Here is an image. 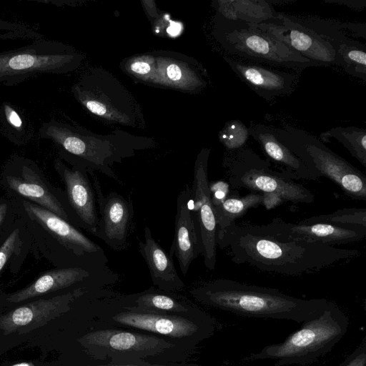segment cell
Returning a JSON list of instances; mask_svg holds the SVG:
<instances>
[{
  "instance_id": "cell-25",
  "label": "cell",
  "mask_w": 366,
  "mask_h": 366,
  "mask_svg": "<svg viewBox=\"0 0 366 366\" xmlns=\"http://www.w3.org/2000/svg\"><path fill=\"white\" fill-rule=\"evenodd\" d=\"M9 187L69 222L70 214L59 199L48 189L39 174L29 165L21 167V176H7Z\"/></svg>"
},
{
  "instance_id": "cell-1",
  "label": "cell",
  "mask_w": 366,
  "mask_h": 366,
  "mask_svg": "<svg viewBox=\"0 0 366 366\" xmlns=\"http://www.w3.org/2000/svg\"><path fill=\"white\" fill-rule=\"evenodd\" d=\"M217 245L237 264L292 277L344 264L360 254L356 249L282 239L264 234L254 224L235 222L217 230Z\"/></svg>"
},
{
  "instance_id": "cell-11",
  "label": "cell",
  "mask_w": 366,
  "mask_h": 366,
  "mask_svg": "<svg viewBox=\"0 0 366 366\" xmlns=\"http://www.w3.org/2000/svg\"><path fill=\"white\" fill-rule=\"evenodd\" d=\"M109 301L114 306L104 315L107 321L157 335L179 344L189 341L197 345L215 330L214 320L204 312L195 315L156 313L129 308L116 297Z\"/></svg>"
},
{
  "instance_id": "cell-4",
  "label": "cell",
  "mask_w": 366,
  "mask_h": 366,
  "mask_svg": "<svg viewBox=\"0 0 366 366\" xmlns=\"http://www.w3.org/2000/svg\"><path fill=\"white\" fill-rule=\"evenodd\" d=\"M349 319L334 302L318 317L302 325L280 343L263 347L247 360H272L275 366H305L330 352L346 334Z\"/></svg>"
},
{
  "instance_id": "cell-18",
  "label": "cell",
  "mask_w": 366,
  "mask_h": 366,
  "mask_svg": "<svg viewBox=\"0 0 366 366\" xmlns=\"http://www.w3.org/2000/svg\"><path fill=\"white\" fill-rule=\"evenodd\" d=\"M254 225L268 235L330 246L357 242L366 236V228H346L324 223H290L280 218L268 224Z\"/></svg>"
},
{
  "instance_id": "cell-24",
  "label": "cell",
  "mask_w": 366,
  "mask_h": 366,
  "mask_svg": "<svg viewBox=\"0 0 366 366\" xmlns=\"http://www.w3.org/2000/svg\"><path fill=\"white\" fill-rule=\"evenodd\" d=\"M139 251L148 266L153 284L159 290L171 292L184 286L172 257L156 242L147 226L144 227V242H139Z\"/></svg>"
},
{
  "instance_id": "cell-10",
  "label": "cell",
  "mask_w": 366,
  "mask_h": 366,
  "mask_svg": "<svg viewBox=\"0 0 366 366\" xmlns=\"http://www.w3.org/2000/svg\"><path fill=\"white\" fill-rule=\"evenodd\" d=\"M77 102L90 113L112 122L135 127L142 117L132 93L109 71L91 68L71 86Z\"/></svg>"
},
{
  "instance_id": "cell-3",
  "label": "cell",
  "mask_w": 366,
  "mask_h": 366,
  "mask_svg": "<svg viewBox=\"0 0 366 366\" xmlns=\"http://www.w3.org/2000/svg\"><path fill=\"white\" fill-rule=\"evenodd\" d=\"M39 133L41 139L52 141L73 166L84 168L88 173L99 172L120 184L113 169L114 164L155 145L152 138L126 131L117 129L100 134L55 119L44 122Z\"/></svg>"
},
{
  "instance_id": "cell-17",
  "label": "cell",
  "mask_w": 366,
  "mask_h": 366,
  "mask_svg": "<svg viewBox=\"0 0 366 366\" xmlns=\"http://www.w3.org/2000/svg\"><path fill=\"white\" fill-rule=\"evenodd\" d=\"M97 290L79 287L49 299L38 300L2 315L0 317V330L7 335L27 328L26 332L41 327L49 320L69 310L71 304L78 298Z\"/></svg>"
},
{
  "instance_id": "cell-6",
  "label": "cell",
  "mask_w": 366,
  "mask_h": 366,
  "mask_svg": "<svg viewBox=\"0 0 366 366\" xmlns=\"http://www.w3.org/2000/svg\"><path fill=\"white\" fill-rule=\"evenodd\" d=\"M212 35L226 51L244 61L297 71L317 66L255 25L216 14Z\"/></svg>"
},
{
  "instance_id": "cell-38",
  "label": "cell",
  "mask_w": 366,
  "mask_h": 366,
  "mask_svg": "<svg viewBox=\"0 0 366 366\" xmlns=\"http://www.w3.org/2000/svg\"><path fill=\"white\" fill-rule=\"evenodd\" d=\"M7 210V204L6 203H1L0 204V224H1L6 212Z\"/></svg>"
},
{
  "instance_id": "cell-8",
  "label": "cell",
  "mask_w": 366,
  "mask_h": 366,
  "mask_svg": "<svg viewBox=\"0 0 366 366\" xmlns=\"http://www.w3.org/2000/svg\"><path fill=\"white\" fill-rule=\"evenodd\" d=\"M84 55L70 45L41 39L0 52V83L11 86L42 74H66L76 70Z\"/></svg>"
},
{
  "instance_id": "cell-22",
  "label": "cell",
  "mask_w": 366,
  "mask_h": 366,
  "mask_svg": "<svg viewBox=\"0 0 366 366\" xmlns=\"http://www.w3.org/2000/svg\"><path fill=\"white\" fill-rule=\"evenodd\" d=\"M326 40L335 54L336 65L348 74L366 81V46L360 41L351 37L342 23L327 22L317 31Z\"/></svg>"
},
{
  "instance_id": "cell-14",
  "label": "cell",
  "mask_w": 366,
  "mask_h": 366,
  "mask_svg": "<svg viewBox=\"0 0 366 366\" xmlns=\"http://www.w3.org/2000/svg\"><path fill=\"white\" fill-rule=\"evenodd\" d=\"M211 149L202 148L197 156L190 205L199 232L201 255L205 267L213 270L217 262V224L208 179V161Z\"/></svg>"
},
{
  "instance_id": "cell-13",
  "label": "cell",
  "mask_w": 366,
  "mask_h": 366,
  "mask_svg": "<svg viewBox=\"0 0 366 366\" xmlns=\"http://www.w3.org/2000/svg\"><path fill=\"white\" fill-rule=\"evenodd\" d=\"M23 207L29 218L54 237L83 268L95 270L109 268L104 249L70 222L28 201L23 202Z\"/></svg>"
},
{
  "instance_id": "cell-7",
  "label": "cell",
  "mask_w": 366,
  "mask_h": 366,
  "mask_svg": "<svg viewBox=\"0 0 366 366\" xmlns=\"http://www.w3.org/2000/svg\"><path fill=\"white\" fill-rule=\"evenodd\" d=\"M276 131L280 141L318 178L330 179L349 197L366 200V177L349 162L303 129L285 124Z\"/></svg>"
},
{
  "instance_id": "cell-16",
  "label": "cell",
  "mask_w": 366,
  "mask_h": 366,
  "mask_svg": "<svg viewBox=\"0 0 366 366\" xmlns=\"http://www.w3.org/2000/svg\"><path fill=\"white\" fill-rule=\"evenodd\" d=\"M255 26L317 66L336 65L332 46L312 31L292 20L287 14L277 12L275 19Z\"/></svg>"
},
{
  "instance_id": "cell-15",
  "label": "cell",
  "mask_w": 366,
  "mask_h": 366,
  "mask_svg": "<svg viewBox=\"0 0 366 366\" xmlns=\"http://www.w3.org/2000/svg\"><path fill=\"white\" fill-rule=\"evenodd\" d=\"M89 174L96 194L99 214L95 236L113 250L127 249L134 214L132 202L116 192L104 196L95 173L89 172Z\"/></svg>"
},
{
  "instance_id": "cell-28",
  "label": "cell",
  "mask_w": 366,
  "mask_h": 366,
  "mask_svg": "<svg viewBox=\"0 0 366 366\" xmlns=\"http://www.w3.org/2000/svg\"><path fill=\"white\" fill-rule=\"evenodd\" d=\"M264 197L260 193H249L239 196L237 192L229 193L219 203L213 204L217 230L222 229L243 216L248 209L264 204Z\"/></svg>"
},
{
  "instance_id": "cell-9",
  "label": "cell",
  "mask_w": 366,
  "mask_h": 366,
  "mask_svg": "<svg viewBox=\"0 0 366 366\" xmlns=\"http://www.w3.org/2000/svg\"><path fill=\"white\" fill-rule=\"evenodd\" d=\"M122 69L139 81L184 92L199 93L208 84L202 64L192 57L170 51L137 54L121 63Z\"/></svg>"
},
{
  "instance_id": "cell-5",
  "label": "cell",
  "mask_w": 366,
  "mask_h": 366,
  "mask_svg": "<svg viewBox=\"0 0 366 366\" xmlns=\"http://www.w3.org/2000/svg\"><path fill=\"white\" fill-rule=\"evenodd\" d=\"M229 185L264 195L268 209L284 202L312 203L315 195L295 182L283 171L274 170L267 158L262 159L249 148L229 152L223 161Z\"/></svg>"
},
{
  "instance_id": "cell-26",
  "label": "cell",
  "mask_w": 366,
  "mask_h": 366,
  "mask_svg": "<svg viewBox=\"0 0 366 366\" xmlns=\"http://www.w3.org/2000/svg\"><path fill=\"white\" fill-rule=\"evenodd\" d=\"M116 298L126 307L150 312L195 315L203 312L180 297L154 288Z\"/></svg>"
},
{
  "instance_id": "cell-37",
  "label": "cell",
  "mask_w": 366,
  "mask_h": 366,
  "mask_svg": "<svg viewBox=\"0 0 366 366\" xmlns=\"http://www.w3.org/2000/svg\"><path fill=\"white\" fill-rule=\"evenodd\" d=\"M93 366H180V365H161V364H151V363H144V364H127V365H119V364H102V365H96ZM186 366V365H184ZM188 366H199V365H191Z\"/></svg>"
},
{
  "instance_id": "cell-39",
  "label": "cell",
  "mask_w": 366,
  "mask_h": 366,
  "mask_svg": "<svg viewBox=\"0 0 366 366\" xmlns=\"http://www.w3.org/2000/svg\"><path fill=\"white\" fill-rule=\"evenodd\" d=\"M12 366H33V365L28 362H21V363L14 365Z\"/></svg>"
},
{
  "instance_id": "cell-2",
  "label": "cell",
  "mask_w": 366,
  "mask_h": 366,
  "mask_svg": "<svg viewBox=\"0 0 366 366\" xmlns=\"http://www.w3.org/2000/svg\"><path fill=\"white\" fill-rule=\"evenodd\" d=\"M199 302L237 315L303 323L321 315L330 301L302 299L266 287L229 279L205 282L190 291Z\"/></svg>"
},
{
  "instance_id": "cell-19",
  "label": "cell",
  "mask_w": 366,
  "mask_h": 366,
  "mask_svg": "<svg viewBox=\"0 0 366 366\" xmlns=\"http://www.w3.org/2000/svg\"><path fill=\"white\" fill-rule=\"evenodd\" d=\"M224 59L242 82L268 102L289 96L297 87V73L225 56Z\"/></svg>"
},
{
  "instance_id": "cell-12",
  "label": "cell",
  "mask_w": 366,
  "mask_h": 366,
  "mask_svg": "<svg viewBox=\"0 0 366 366\" xmlns=\"http://www.w3.org/2000/svg\"><path fill=\"white\" fill-rule=\"evenodd\" d=\"M79 342L94 357L119 365L149 363V357L167 355L179 345L154 334L115 329L91 330Z\"/></svg>"
},
{
  "instance_id": "cell-31",
  "label": "cell",
  "mask_w": 366,
  "mask_h": 366,
  "mask_svg": "<svg viewBox=\"0 0 366 366\" xmlns=\"http://www.w3.org/2000/svg\"><path fill=\"white\" fill-rule=\"evenodd\" d=\"M249 136L248 127L237 119L227 122L219 134L220 142L229 152L243 147Z\"/></svg>"
},
{
  "instance_id": "cell-34",
  "label": "cell",
  "mask_w": 366,
  "mask_h": 366,
  "mask_svg": "<svg viewBox=\"0 0 366 366\" xmlns=\"http://www.w3.org/2000/svg\"><path fill=\"white\" fill-rule=\"evenodd\" d=\"M21 241L19 229H15L6 239L0 247V272L6 263L15 254L20 252Z\"/></svg>"
},
{
  "instance_id": "cell-33",
  "label": "cell",
  "mask_w": 366,
  "mask_h": 366,
  "mask_svg": "<svg viewBox=\"0 0 366 366\" xmlns=\"http://www.w3.org/2000/svg\"><path fill=\"white\" fill-rule=\"evenodd\" d=\"M1 119L9 134L14 138L22 137L26 134V124L19 112L11 104L3 103L0 110Z\"/></svg>"
},
{
  "instance_id": "cell-23",
  "label": "cell",
  "mask_w": 366,
  "mask_h": 366,
  "mask_svg": "<svg viewBox=\"0 0 366 366\" xmlns=\"http://www.w3.org/2000/svg\"><path fill=\"white\" fill-rule=\"evenodd\" d=\"M249 134L259 144L269 161L281 165L292 179L317 180L318 177L279 139L276 127L250 122Z\"/></svg>"
},
{
  "instance_id": "cell-21",
  "label": "cell",
  "mask_w": 366,
  "mask_h": 366,
  "mask_svg": "<svg viewBox=\"0 0 366 366\" xmlns=\"http://www.w3.org/2000/svg\"><path fill=\"white\" fill-rule=\"evenodd\" d=\"M190 199V188L186 186L177 198L174 234L169 253L172 257L175 256L184 275L191 263L201 254L199 232Z\"/></svg>"
},
{
  "instance_id": "cell-36",
  "label": "cell",
  "mask_w": 366,
  "mask_h": 366,
  "mask_svg": "<svg viewBox=\"0 0 366 366\" xmlns=\"http://www.w3.org/2000/svg\"><path fill=\"white\" fill-rule=\"evenodd\" d=\"M325 3L345 5L355 11H362L366 7L365 0H324Z\"/></svg>"
},
{
  "instance_id": "cell-27",
  "label": "cell",
  "mask_w": 366,
  "mask_h": 366,
  "mask_svg": "<svg viewBox=\"0 0 366 366\" xmlns=\"http://www.w3.org/2000/svg\"><path fill=\"white\" fill-rule=\"evenodd\" d=\"M213 4L222 18L252 25L272 21L277 16L267 0H218Z\"/></svg>"
},
{
  "instance_id": "cell-32",
  "label": "cell",
  "mask_w": 366,
  "mask_h": 366,
  "mask_svg": "<svg viewBox=\"0 0 366 366\" xmlns=\"http://www.w3.org/2000/svg\"><path fill=\"white\" fill-rule=\"evenodd\" d=\"M18 39L34 41L44 39V35L26 24L0 19V40Z\"/></svg>"
},
{
  "instance_id": "cell-30",
  "label": "cell",
  "mask_w": 366,
  "mask_h": 366,
  "mask_svg": "<svg viewBox=\"0 0 366 366\" xmlns=\"http://www.w3.org/2000/svg\"><path fill=\"white\" fill-rule=\"evenodd\" d=\"M301 224L324 223L346 228H366V209L345 208L334 212L303 219Z\"/></svg>"
},
{
  "instance_id": "cell-35",
  "label": "cell",
  "mask_w": 366,
  "mask_h": 366,
  "mask_svg": "<svg viewBox=\"0 0 366 366\" xmlns=\"http://www.w3.org/2000/svg\"><path fill=\"white\" fill-rule=\"evenodd\" d=\"M339 366H366L365 340Z\"/></svg>"
},
{
  "instance_id": "cell-29",
  "label": "cell",
  "mask_w": 366,
  "mask_h": 366,
  "mask_svg": "<svg viewBox=\"0 0 366 366\" xmlns=\"http://www.w3.org/2000/svg\"><path fill=\"white\" fill-rule=\"evenodd\" d=\"M330 138L340 142L357 159L364 167H366V129L353 126L336 127L320 135L322 142H330Z\"/></svg>"
},
{
  "instance_id": "cell-20",
  "label": "cell",
  "mask_w": 366,
  "mask_h": 366,
  "mask_svg": "<svg viewBox=\"0 0 366 366\" xmlns=\"http://www.w3.org/2000/svg\"><path fill=\"white\" fill-rule=\"evenodd\" d=\"M54 167L64 183L68 203L77 224L95 236L99 214L94 189L88 172L81 167H67L60 159Z\"/></svg>"
}]
</instances>
